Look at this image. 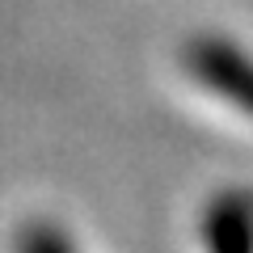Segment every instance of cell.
<instances>
[{
  "label": "cell",
  "instance_id": "cell-1",
  "mask_svg": "<svg viewBox=\"0 0 253 253\" xmlns=\"http://www.w3.org/2000/svg\"><path fill=\"white\" fill-rule=\"evenodd\" d=\"M186 63L211 93H224L236 110L253 114V63L236 46L219 38H194L186 46Z\"/></svg>",
  "mask_w": 253,
  "mask_h": 253
},
{
  "label": "cell",
  "instance_id": "cell-2",
  "mask_svg": "<svg viewBox=\"0 0 253 253\" xmlns=\"http://www.w3.org/2000/svg\"><path fill=\"white\" fill-rule=\"evenodd\" d=\"M211 253H253V211L245 199H224L207 219Z\"/></svg>",
  "mask_w": 253,
  "mask_h": 253
}]
</instances>
